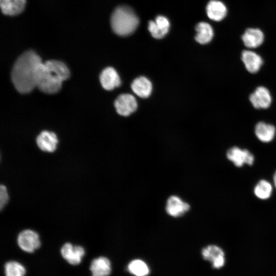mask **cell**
I'll use <instances>...</instances> for the list:
<instances>
[{
    "mask_svg": "<svg viewBox=\"0 0 276 276\" xmlns=\"http://www.w3.org/2000/svg\"><path fill=\"white\" fill-rule=\"evenodd\" d=\"M114 107L117 113L124 117H127L136 111L137 101L131 94H122L114 101Z\"/></svg>",
    "mask_w": 276,
    "mask_h": 276,
    "instance_id": "6",
    "label": "cell"
},
{
    "mask_svg": "<svg viewBox=\"0 0 276 276\" xmlns=\"http://www.w3.org/2000/svg\"><path fill=\"white\" fill-rule=\"evenodd\" d=\"M17 243L21 249L30 253L38 249L41 245L38 234L30 229H24L19 233Z\"/></svg>",
    "mask_w": 276,
    "mask_h": 276,
    "instance_id": "4",
    "label": "cell"
},
{
    "mask_svg": "<svg viewBox=\"0 0 276 276\" xmlns=\"http://www.w3.org/2000/svg\"><path fill=\"white\" fill-rule=\"evenodd\" d=\"M44 63L62 82L69 78L70 75L69 69L63 62L51 60L45 61Z\"/></svg>",
    "mask_w": 276,
    "mask_h": 276,
    "instance_id": "21",
    "label": "cell"
},
{
    "mask_svg": "<svg viewBox=\"0 0 276 276\" xmlns=\"http://www.w3.org/2000/svg\"><path fill=\"white\" fill-rule=\"evenodd\" d=\"M62 257L72 265H78L85 254V250L80 245L73 246L71 243L64 244L60 249Z\"/></svg>",
    "mask_w": 276,
    "mask_h": 276,
    "instance_id": "9",
    "label": "cell"
},
{
    "mask_svg": "<svg viewBox=\"0 0 276 276\" xmlns=\"http://www.w3.org/2000/svg\"><path fill=\"white\" fill-rule=\"evenodd\" d=\"M206 12L210 19L220 21L226 16L227 9L222 2L219 0H211L207 4Z\"/></svg>",
    "mask_w": 276,
    "mask_h": 276,
    "instance_id": "15",
    "label": "cell"
},
{
    "mask_svg": "<svg viewBox=\"0 0 276 276\" xmlns=\"http://www.w3.org/2000/svg\"><path fill=\"white\" fill-rule=\"evenodd\" d=\"M110 23L116 34L125 36L134 32L139 25V19L131 8L127 6H120L113 12Z\"/></svg>",
    "mask_w": 276,
    "mask_h": 276,
    "instance_id": "2",
    "label": "cell"
},
{
    "mask_svg": "<svg viewBox=\"0 0 276 276\" xmlns=\"http://www.w3.org/2000/svg\"><path fill=\"white\" fill-rule=\"evenodd\" d=\"M36 144L38 148L44 152L52 153L57 147L58 140L56 134L53 132L43 131L37 136Z\"/></svg>",
    "mask_w": 276,
    "mask_h": 276,
    "instance_id": "13",
    "label": "cell"
},
{
    "mask_svg": "<svg viewBox=\"0 0 276 276\" xmlns=\"http://www.w3.org/2000/svg\"><path fill=\"white\" fill-rule=\"evenodd\" d=\"M265 36L259 28L247 29L241 36L244 45L248 49L257 48L263 43Z\"/></svg>",
    "mask_w": 276,
    "mask_h": 276,
    "instance_id": "12",
    "label": "cell"
},
{
    "mask_svg": "<svg viewBox=\"0 0 276 276\" xmlns=\"http://www.w3.org/2000/svg\"><path fill=\"white\" fill-rule=\"evenodd\" d=\"M273 187L267 180L261 179L256 185L254 189L255 195L261 200L269 199L272 193Z\"/></svg>",
    "mask_w": 276,
    "mask_h": 276,
    "instance_id": "22",
    "label": "cell"
},
{
    "mask_svg": "<svg viewBox=\"0 0 276 276\" xmlns=\"http://www.w3.org/2000/svg\"><path fill=\"white\" fill-rule=\"evenodd\" d=\"M26 0H0L2 12L5 15H15L24 10Z\"/></svg>",
    "mask_w": 276,
    "mask_h": 276,
    "instance_id": "19",
    "label": "cell"
},
{
    "mask_svg": "<svg viewBox=\"0 0 276 276\" xmlns=\"http://www.w3.org/2000/svg\"><path fill=\"white\" fill-rule=\"evenodd\" d=\"M273 182L275 188H276V171L273 176Z\"/></svg>",
    "mask_w": 276,
    "mask_h": 276,
    "instance_id": "28",
    "label": "cell"
},
{
    "mask_svg": "<svg viewBox=\"0 0 276 276\" xmlns=\"http://www.w3.org/2000/svg\"><path fill=\"white\" fill-rule=\"evenodd\" d=\"M226 157L237 167H242L245 164L251 166L255 160L254 155L249 150L237 146L231 147L227 151Z\"/></svg>",
    "mask_w": 276,
    "mask_h": 276,
    "instance_id": "5",
    "label": "cell"
},
{
    "mask_svg": "<svg viewBox=\"0 0 276 276\" xmlns=\"http://www.w3.org/2000/svg\"><path fill=\"white\" fill-rule=\"evenodd\" d=\"M127 269L131 274L135 276H147L149 273V268L147 264L140 259L131 261Z\"/></svg>",
    "mask_w": 276,
    "mask_h": 276,
    "instance_id": "23",
    "label": "cell"
},
{
    "mask_svg": "<svg viewBox=\"0 0 276 276\" xmlns=\"http://www.w3.org/2000/svg\"><path fill=\"white\" fill-rule=\"evenodd\" d=\"M89 269L92 276H108L111 272L110 262L105 257H99L93 259Z\"/></svg>",
    "mask_w": 276,
    "mask_h": 276,
    "instance_id": "17",
    "label": "cell"
},
{
    "mask_svg": "<svg viewBox=\"0 0 276 276\" xmlns=\"http://www.w3.org/2000/svg\"><path fill=\"white\" fill-rule=\"evenodd\" d=\"M42 62L33 51L22 53L15 62L11 72L12 83L20 93L27 94L36 87L37 71Z\"/></svg>",
    "mask_w": 276,
    "mask_h": 276,
    "instance_id": "1",
    "label": "cell"
},
{
    "mask_svg": "<svg viewBox=\"0 0 276 276\" xmlns=\"http://www.w3.org/2000/svg\"><path fill=\"white\" fill-rule=\"evenodd\" d=\"M155 21L162 30L166 33H168L170 27V22L166 17L159 15L156 17Z\"/></svg>",
    "mask_w": 276,
    "mask_h": 276,
    "instance_id": "26",
    "label": "cell"
},
{
    "mask_svg": "<svg viewBox=\"0 0 276 276\" xmlns=\"http://www.w3.org/2000/svg\"><path fill=\"white\" fill-rule=\"evenodd\" d=\"M6 276H24L25 269L22 265L16 261H9L4 266Z\"/></svg>",
    "mask_w": 276,
    "mask_h": 276,
    "instance_id": "24",
    "label": "cell"
},
{
    "mask_svg": "<svg viewBox=\"0 0 276 276\" xmlns=\"http://www.w3.org/2000/svg\"><path fill=\"white\" fill-rule=\"evenodd\" d=\"M131 88L139 97L147 98L151 94L152 84L147 77L140 76L134 79L131 84Z\"/></svg>",
    "mask_w": 276,
    "mask_h": 276,
    "instance_id": "16",
    "label": "cell"
},
{
    "mask_svg": "<svg viewBox=\"0 0 276 276\" xmlns=\"http://www.w3.org/2000/svg\"><path fill=\"white\" fill-rule=\"evenodd\" d=\"M249 101L255 108L266 109L270 106L272 98L269 90L264 86H260L250 94Z\"/></svg>",
    "mask_w": 276,
    "mask_h": 276,
    "instance_id": "10",
    "label": "cell"
},
{
    "mask_svg": "<svg viewBox=\"0 0 276 276\" xmlns=\"http://www.w3.org/2000/svg\"><path fill=\"white\" fill-rule=\"evenodd\" d=\"M255 133L257 137L261 142L269 143L274 137L275 128L271 124L260 122L255 126Z\"/></svg>",
    "mask_w": 276,
    "mask_h": 276,
    "instance_id": "18",
    "label": "cell"
},
{
    "mask_svg": "<svg viewBox=\"0 0 276 276\" xmlns=\"http://www.w3.org/2000/svg\"><path fill=\"white\" fill-rule=\"evenodd\" d=\"M9 200V194L7 187L4 185L0 187V209L3 210Z\"/></svg>",
    "mask_w": 276,
    "mask_h": 276,
    "instance_id": "27",
    "label": "cell"
},
{
    "mask_svg": "<svg viewBox=\"0 0 276 276\" xmlns=\"http://www.w3.org/2000/svg\"><path fill=\"white\" fill-rule=\"evenodd\" d=\"M148 30L152 36L156 39L162 38L167 34L158 27L155 21L153 20L149 21Z\"/></svg>",
    "mask_w": 276,
    "mask_h": 276,
    "instance_id": "25",
    "label": "cell"
},
{
    "mask_svg": "<svg viewBox=\"0 0 276 276\" xmlns=\"http://www.w3.org/2000/svg\"><path fill=\"white\" fill-rule=\"evenodd\" d=\"M62 81L51 71L44 62L38 66L36 76V87L41 91L53 94L57 93L61 88Z\"/></svg>",
    "mask_w": 276,
    "mask_h": 276,
    "instance_id": "3",
    "label": "cell"
},
{
    "mask_svg": "<svg viewBox=\"0 0 276 276\" xmlns=\"http://www.w3.org/2000/svg\"><path fill=\"white\" fill-rule=\"evenodd\" d=\"M195 30L197 32L195 40L199 43L207 44L212 40L214 36V30L209 23L200 22L197 24Z\"/></svg>",
    "mask_w": 276,
    "mask_h": 276,
    "instance_id": "20",
    "label": "cell"
},
{
    "mask_svg": "<svg viewBox=\"0 0 276 276\" xmlns=\"http://www.w3.org/2000/svg\"><path fill=\"white\" fill-rule=\"evenodd\" d=\"M102 86L107 90H111L120 86L121 80L117 71L112 67L104 68L100 75Z\"/></svg>",
    "mask_w": 276,
    "mask_h": 276,
    "instance_id": "11",
    "label": "cell"
},
{
    "mask_svg": "<svg viewBox=\"0 0 276 276\" xmlns=\"http://www.w3.org/2000/svg\"><path fill=\"white\" fill-rule=\"evenodd\" d=\"M241 60L247 71L252 74L257 73L263 63L262 57L259 54L249 50L242 52Z\"/></svg>",
    "mask_w": 276,
    "mask_h": 276,
    "instance_id": "14",
    "label": "cell"
},
{
    "mask_svg": "<svg viewBox=\"0 0 276 276\" xmlns=\"http://www.w3.org/2000/svg\"><path fill=\"white\" fill-rule=\"evenodd\" d=\"M190 208V205L180 197L171 195L166 201L165 210L168 215L177 218L183 216Z\"/></svg>",
    "mask_w": 276,
    "mask_h": 276,
    "instance_id": "8",
    "label": "cell"
},
{
    "mask_svg": "<svg viewBox=\"0 0 276 276\" xmlns=\"http://www.w3.org/2000/svg\"><path fill=\"white\" fill-rule=\"evenodd\" d=\"M203 258L210 262L214 268L219 269L225 264V254L223 249L216 245H209L201 250Z\"/></svg>",
    "mask_w": 276,
    "mask_h": 276,
    "instance_id": "7",
    "label": "cell"
}]
</instances>
